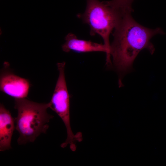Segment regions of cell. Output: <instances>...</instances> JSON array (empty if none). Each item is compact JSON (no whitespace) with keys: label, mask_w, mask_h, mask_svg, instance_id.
I'll use <instances>...</instances> for the list:
<instances>
[{"label":"cell","mask_w":166,"mask_h":166,"mask_svg":"<svg viewBox=\"0 0 166 166\" xmlns=\"http://www.w3.org/2000/svg\"><path fill=\"white\" fill-rule=\"evenodd\" d=\"M131 13L122 15L113 34V40L110 45V55L113 65L121 74L129 71L139 53L144 49L152 54L155 48L150 39L158 34H164L157 28L151 29L137 22Z\"/></svg>","instance_id":"6da1fadb"},{"label":"cell","mask_w":166,"mask_h":166,"mask_svg":"<svg viewBox=\"0 0 166 166\" xmlns=\"http://www.w3.org/2000/svg\"><path fill=\"white\" fill-rule=\"evenodd\" d=\"M14 108L17 110L15 129L19 134V145L34 142L41 133H45L48 124L53 116L47 112L49 103H38L26 98H15Z\"/></svg>","instance_id":"7a4b0ae2"},{"label":"cell","mask_w":166,"mask_h":166,"mask_svg":"<svg viewBox=\"0 0 166 166\" xmlns=\"http://www.w3.org/2000/svg\"><path fill=\"white\" fill-rule=\"evenodd\" d=\"M122 15L109 6L106 1L87 0L85 11L83 13L77 15L83 22L89 26L91 36L98 34L103 39L108 52L106 56V64H107L111 63L110 35L118 24Z\"/></svg>","instance_id":"3957f363"},{"label":"cell","mask_w":166,"mask_h":166,"mask_svg":"<svg viewBox=\"0 0 166 166\" xmlns=\"http://www.w3.org/2000/svg\"><path fill=\"white\" fill-rule=\"evenodd\" d=\"M65 62L58 63L57 66L59 76L54 91L50 102L49 108L54 111L61 119L66 127L67 137L65 142L62 144L65 147L69 145L71 149L76 147L77 142H80L82 139L81 132L75 135L71 129L70 117V95L67 89L65 80Z\"/></svg>","instance_id":"277c9868"},{"label":"cell","mask_w":166,"mask_h":166,"mask_svg":"<svg viewBox=\"0 0 166 166\" xmlns=\"http://www.w3.org/2000/svg\"><path fill=\"white\" fill-rule=\"evenodd\" d=\"M8 65L6 62L1 73V91L15 98L26 97L30 86L29 81L12 72L7 69Z\"/></svg>","instance_id":"5b68a950"},{"label":"cell","mask_w":166,"mask_h":166,"mask_svg":"<svg viewBox=\"0 0 166 166\" xmlns=\"http://www.w3.org/2000/svg\"><path fill=\"white\" fill-rule=\"evenodd\" d=\"M65 39L66 42L62 45V49L65 52L71 51L79 53L102 52H105L106 55L108 54L107 49L104 44L79 39L72 33H69Z\"/></svg>","instance_id":"8992f818"},{"label":"cell","mask_w":166,"mask_h":166,"mask_svg":"<svg viewBox=\"0 0 166 166\" xmlns=\"http://www.w3.org/2000/svg\"><path fill=\"white\" fill-rule=\"evenodd\" d=\"M15 118L2 104L0 105V151L11 148V142L14 130Z\"/></svg>","instance_id":"52a82bcc"},{"label":"cell","mask_w":166,"mask_h":166,"mask_svg":"<svg viewBox=\"0 0 166 166\" xmlns=\"http://www.w3.org/2000/svg\"><path fill=\"white\" fill-rule=\"evenodd\" d=\"M134 0H112L106 1L110 7L121 14L131 13L132 4Z\"/></svg>","instance_id":"ba28073f"}]
</instances>
